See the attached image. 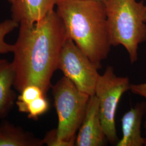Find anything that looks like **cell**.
I'll use <instances>...</instances> for the list:
<instances>
[{
  "instance_id": "ba28073f",
  "label": "cell",
  "mask_w": 146,
  "mask_h": 146,
  "mask_svg": "<svg viewBox=\"0 0 146 146\" xmlns=\"http://www.w3.org/2000/svg\"><path fill=\"white\" fill-rule=\"evenodd\" d=\"M59 0H15L11 3V17L19 25H33L43 19Z\"/></svg>"
},
{
  "instance_id": "8992f818",
  "label": "cell",
  "mask_w": 146,
  "mask_h": 146,
  "mask_svg": "<svg viewBox=\"0 0 146 146\" xmlns=\"http://www.w3.org/2000/svg\"><path fill=\"white\" fill-rule=\"evenodd\" d=\"M58 69L78 88L90 96L95 91L100 75L98 68L69 37L60 54Z\"/></svg>"
},
{
  "instance_id": "3957f363",
  "label": "cell",
  "mask_w": 146,
  "mask_h": 146,
  "mask_svg": "<svg viewBox=\"0 0 146 146\" xmlns=\"http://www.w3.org/2000/svg\"><path fill=\"white\" fill-rule=\"evenodd\" d=\"M104 4L111 46H123L131 63L135 62L139 45L146 41V4L136 0H107Z\"/></svg>"
},
{
  "instance_id": "e0dca14e",
  "label": "cell",
  "mask_w": 146,
  "mask_h": 146,
  "mask_svg": "<svg viewBox=\"0 0 146 146\" xmlns=\"http://www.w3.org/2000/svg\"><path fill=\"white\" fill-rule=\"evenodd\" d=\"M144 127H145V131H146V137H145V144H144V146H146V121L145 122V125H144Z\"/></svg>"
},
{
  "instance_id": "52a82bcc",
  "label": "cell",
  "mask_w": 146,
  "mask_h": 146,
  "mask_svg": "<svg viewBox=\"0 0 146 146\" xmlns=\"http://www.w3.org/2000/svg\"><path fill=\"white\" fill-rule=\"evenodd\" d=\"M106 139L100 117L99 101L94 95L90 97L86 114L76 137L75 146H104Z\"/></svg>"
},
{
  "instance_id": "6da1fadb",
  "label": "cell",
  "mask_w": 146,
  "mask_h": 146,
  "mask_svg": "<svg viewBox=\"0 0 146 146\" xmlns=\"http://www.w3.org/2000/svg\"><path fill=\"white\" fill-rule=\"evenodd\" d=\"M69 37L62 19L54 10L33 25H20L12 62L15 73L14 87L19 92L35 85L46 95Z\"/></svg>"
},
{
  "instance_id": "277c9868",
  "label": "cell",
  "mask_w": 146,
  "mask_h": 146,
  "mask_svg": "<svg viewBox=\"0 0 146 146\" xmlns=\"http://www.w3.org/2000/svg\"><path fill=\"white\" fill-rule=\"evenodd\" d=\"M52 88L58 119L56 129L58 138L74 146L76 132L83 122L90 96L80 90L66 76Z\"/></svg>"
},
{
  "instance_id": "7c38bea8",
  "label": "cell",
  "mask_w": 146,
  "mask_h": 146,
  "mask_svg": "<svg viewBox=\"0 0 146 146\" xmlns=\"http://www.w3.org/2000/svg\"><path fill=\"white\" fill-rule=\"evenodd\" d=\"M43 96H46V95L38 86L35 85L27 86L20 92L16 102L19 111L25 113L28 104L32 101Z\"/></svg>"
},
{
  "instance_id": "9c48e42d",
  "label": "cell",
  "mask_w": 146,
  "mask_h": 146,
  "mask_svg": "<svg viewBox=\"0 0 146 146\" xmlns=\"http://www.w3.org/2000/svg\"><path fill=\"white\" fill-rule=\"evenodd\" d=\"M146 104L139 103L134 108L125 113L121 119L122 137L116 143L117 146H142L145 137L141 135V123L146 113Z\"/></svg>"
},
{
  "instance_id": "5bb4252c",
  "label": "cell",
  "mask_w": 146,
  "mask_h": 146,
  "mask_svg": "<svg viewBox=\"0 0 146 146\" xmlns=\"http://www.w3.org/2000/svg\"><path fill=\"white\" fill-rule=\"evenodd\" d=\"M49 104L46 96L38 98L27 105L25 113L29 119L36 120L39 116L46 113L49 110Z\"/></svg>"
},
{
  "instance_id": "2e32d148",
  "label": "cell",
  "mask_w": 146,
  "mask_h": 146,
  "mask_svg": "<svg viewBox=\"0 0 146 146\" xmlns=\"http://www.w3.org/2000/svg\"><path fill=\"white\" fill-rule=\"evenodd\" d=\"M130 90L133 94L146 99V82L143 84H131Z\"/></svg>"
},
{
  "instance_id": "5b68a950",
  "label": "cell",
  "mask_w": 146,
  "mask_h": 146,
  "mask_svg": "<svg viewBox=\"0 0 146 146\" xmlns=\"http://www.w3.org/2000/svg\"><path fill=\"white\" fill-rule=\"evenodd\" d=\"M128 78L119 77L114 69L108 66L100 75L95 95L99 101V114L106 139L112 144L118 140L115 128V116L119 102L122 95L130 89Z\"/></svg>"
},
{
  "instance_id": "30bf717a",
  "label": "cell",
  "mask_w": 146,
  "mask_h": 146,
  "mask_svg": "<svg viewBox=\"0 0 146 146\" xmlns=\"http://www.w3.org/2000/svg\"><path fill=\"white\" fill-rule=\"evenodd\" d=\"M15 76L13 63L0 59V119L8 114L14 104L16 95L11 88Z\"/></svg>"
},
{
  "instance_id": "ac0fdd59",
  "label": "cell",
  "mask_w": 146,
  "mask_h": 146,
  "mask_svg": "<svg viewBox=\"0 0 146 146\" xmlns=\"http://www.w3.org/2000/svg\"><path fill=\"white\" fill-rule=\"evenodd\" d=\"M94 1H100V2H103L105 3L107 1V0H94Z\"/></svg>"
},
{
  "instance_id": "9a60e30c",
  "label": "cell",
  "mask_w": 146,
  "mask_h": 146,
  "mask_svg": "<svg viewBox=\"0 0 146 146\" xmlns=\"http://www.w3.org/2000/svg\"><path fill=\"white\" fill-rule=\"evenodd\" d=\"M42 141L43 144H46L48 146H72L70 143L62 141L58 138L56 129H53L48 132Z\"/></svg>"
},
{
  "instance_id": "d6986e66",
  "label": "cell",
  "mask_w": 146,
  "mask_h": 146,
  "mask_svg": "<svg viewBox=\"0 0 146 146\" xmlns=\"http://www.w3.org/2000/svg\"><path fill=\"white\" fill-rule=\"evenodd\" d=\"M8 2H9L10 3H13L14 1H15V0H7Z\"/></svg>"
},
{
  "instance_id": "8fae6325",
  "label": "cell",
  "mask_w": 146,
  "mask_h": 146,
  "mask_svg": "<svg viewBox=\"0 0 146 146\" xmlns=\"http://www.w3.org/2000/svg\"><path fill=\"white\" fill-rule=\"evenodd\" d=\"M43 145L42 140L35 137L21 127L8 122L0 125V146H38Z\"/></svg>"
},
{
  "instance_id": "7a4b0ae2",
  "label": "cell",
  "mask_w": 146,
  "mask_h": 146,
  "mask_svg": "<svg viewBox=\"0 0 146 146\" xmlns=\"http://www.w3.org/2000/svg\"><path fill=\"white\" fill-rule=\"evenodd\" d=\"M57 12L68 35L99 69L110 52L105 4L94 0H59Z\"/></svg>"
},
{
  "instance_id": "4fadbf2b",
  "label": "cell",
  "mask_w": 146,
  "mask_h": 146,
  "mask_svg": "<svg viewBox=\"0 0 146 146\" xmlns=\"http://www.w3.org/2000/svg\"><path fill=\"white\" fill-rule=\"evenodd\" d=\"M19 23L13 19L7 20L0 23V54L13 52L14 46L5 41V36L18 27Z\"/></svg>"
}]
</instances>
